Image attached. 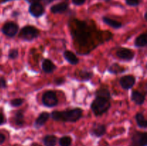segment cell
Wrapping results in <instances>:
<instances>
[{
	"instance_id": "3957f363",
	"label": "cell",
	"mask_w": 147,
	"mask_h": 146,
	"mask_svg": "<svg viewBox=\"0 0 147 146\" xmlns=\"http://www.w3.org/2000/svg\"><path fill=\"white\" fill-rule=\"evenodd\" d=\"M110 107V100L100 97H96L90 104V108L96 116L102 115L109 111Z\"/></svg>"
},
{
	"instance_id": "f35d334b",
	"label": "cell",
	"mask_w": 147,
	"mask_h": 146,
	"mask_svg": "<svg viewBox=\"0 0 147 146\" xmlns=\"http://www.w3.org/2000/svg\"><path fill=\"white\" fill-rule=\"evenodd\" d=\"M103 1H111V0H103Z\"/></svg>"
},
{
	"instance_id": "4316f807",
	"label": "cell",
	"mask_w": 147,
	"mask_h": 146,
	"mask_svg": "<svg viewBox=\"0 0 147 146\" xmlns=\"http://www.w3.org/2000/svg\"><path fill=\"white\" fill-rule=\"evenodd\" d=\"M19 51L17 49H11L8 53V57L10 60H15L18 57Z\"/></svg>"
},
{
	"instance_id": "ba28073f",
	"label": "cell",
	"mask_w": 147,
	"mask_h": 146,
	"mask_svg": "<svg viewBox=\"0 0 147 146\" xmlns=\"http://www.w3.org/2000/svg\"><path fill=\"white\" fill-rule=\"evenodd\" d=\"M116 56L121 60H125V61H131L134 58L135 53L131 50L125 47H120L116 51Z\"/></svg>"
},
{
	"instance_id": "83f0119b",
	"label": "cell",
	"mask_w": 147,
	"mask_h": 146,
	"mask_svg": "<svg viewBox=\"0 0 147 146\" xmlns=\"http://www.w3.org/2000/svg\"><path fill=\"white\" fill-rule=\"evenodd\" d=\"M125 1L130 7H137L140 4V0H125Z\"/></svg>"
},
{
	"instance_id": "603a6c76",
	"label": "cell",
	"mask_w": 147,
	"mask_h": 146,
	"mask_svg": "<svg viewBox=\"0 0 147 146\" xmlns=\"http://www.w3.org/2000/svg\"><path fill=\"white\" fill-rule=\"evenodd\" d=\"M108 71L110 73H111V74H120V73H123V72L126 71V69L123 67H122V66L119 65L117 63H114V64H111L109 67V68L108 69Z\"/></svg>"
},
{
	"instance_id": "5bb4252c",
	"label": "cell",
	"mask_w": 147,
	"mask_h": 146,
	"mask_svg": "<svg viewBox=\"0 0 147 146\" xmlns=\"http://www.w3.org/2000/svg\"><path fill=\"white\" fill-rule=\"evenodd\" d=\"M56 66L50 59H45L42 63V69L44 72L50 74L56 70Z\"/></svg>"
},
{
	"instance_id": "ac0fdd59",
	"label": "cell",
	"mask_w": 147,
	"mask_h": 146,
	"mask_svg": "<svg viewBox=\"0 0 147 146\" xmlns=\"http://www.w3.org/2000/svg\"><path fill=\"white\" fill-rule=\"evenodd\" d=\"M147 44V35L146 33H143V34H140L139 37H137L135 40L134 45L135 47H146Z\"/></svg>"
},
{
	"instance_id": "e575fe53",
	"label": "cell",
	"mask_w": 147,
	"mask_h": 146,
	"mask_svg": "<svg viewBox=\"0 0 147 146\" xmlns=\"http://www.w3.org/2000/svg\"><path fill=\"white\" fill-rule=\"evenodd\" d=\"M42 1L45 4H49L53 2V1H54L55 0H42Z\"/></svg>"
},
{
	"instance_id": "484cf974",
	"label": "cell",
	"mask_w": 147,
	"mask_h": 146,
	"mask_svg": "<svg viewBox=\"0 0 147 146\" xmlns=\"http://www.w3.org/2000/svg\"><path fill=\"white\" fill-rule=\"evenodd\" d=\"M24 100L22 98H16L10 101V104L14 107H17L21 106L24 103Z\"/></svg>"
},
{
	"instance_id": "9c48e42d",
	"label": "cell",
	"mask_w": 147,
	"mask_h": 146,
	"mask_svg": "<svg viewBox=\"0 0 147 146\" xmlns=\"http://www.w3.org/2000/svg\"><path fill=\"white\" fill-rule=\"evenodd\" d=\"M45 8L40 2H35L30 4L29 7V12L32 17L38 18L45 14Z\"/></svg>"
},
{
	"instance_id": "ffe728a7",
	"label": "cell",
	"mask_w": 147,
	"mask_h": 146,
	"mask_svg": "<svg viewBox=\"0 0 147 146\" xmlns=\"http://www.w3.org/2000/svg\"><path fill=\"white\" fill-rule=\"evenodd\" d=\"M78 77L79 78L78 80H80V81H88L93 78V73L87 70H80L78 72Z\"/></svg>"
},
{
	"instance_id": "7402d4cb",
	"label": "cell",
	"mask_w": 147,
	"mask_h": 146,
	"mask_svg": "<svg viewBox=\"0 0 147 146\" xmlns=\"http://www.w3.org/2000/svg\"><path fill=\"white\" fill-rule=\"evenodd\" d=\"M42 142L45 146H55L57 143V137L54 135H47L42 139Z\"/></svg>"
},
{
	"instance_id": "6da1fadb",
	"label": "cell",
	"mask_w": 147,
	"mask_h": 146,
	"mask_svg": "<svg viewBox=\"0 0 147 146\" xmlns=\"http://www.w3.org/2000/svg\"><path fill=\"white\" fill-rule=\"evenodd\" d=\"M83 110L80 108H75L64 111H53L50 117L55 121L67 122V123H76L83 116Z\"/></svg>"
},
{
	"instance_id": "7c38bea8",
	"label": "cell",
	"mask_w": 147,
	"mask_h": 146,
	"mask_svg": "<svg viewBox=\"0 0 147 146\" xmlns=\"http://www.w3.org/2000/svg\"><path fill=\"white\" fill-rule=\"evenodd\" d=\"M69 4L67 2H60L58 4H54L50 7V11L53 14H63L67 11Z\"/></svg>"
},
{
	"instance_id": "5b68a950",
	"label": "cell",
	"mask_w": 147,
	"mask_h": 146,
	"mask_svg": "<svg viewBox=\"0 0 147 146\" xmlns=\"http://www.w3.org/2000/svg\"><path fill=\"white\" fill-rule=\"evenodd\" d=\"M42 104L46 107H53L57 105L58 99L55 92L49 90V91H46L43 94L42 97Z\"/></svg>"
},
{
	"instance_id": "4dcf8cb0",
	"label": "cell",
	"mask_w": 147,
	"mask_h": 146,
	"mask_svg": "<svg viewBox=\"0 0 147 146\" xmlns=\"http://www.w3.org/2000/svg\"><path fill=\"white\" fill-rule=\"evenodd\" d=\"M7 81L3 77H0V89H4L7 87Z\"/></svg>"
},
{
	"instance_id": "836d02e7",
	"label": "cell",
	"mask_w": 147,
	"mask_h": 146,
	"mask_svg": "<svg viewBox=\"0 0 147 146\" xmlns=\"http://www.w3.org/2000/svg\"><path fill=\"white\" fill-rule=\"evenodd\" d=\"M25 1H27V2L30 3V4H32V3L40 2V1H42V0H25Z\"/></svg>"
},
{
	"instance_id": "1f68e13d",
	"label": "cell",
	"mask_w": 147,
	"mask_h": 146,
	"mask_svg": "<svg viewBox=\"0 0 147 146\" xmlns=\"http://www.w3.org/2000/svg\"><path fill=\"white\" fill-rule=\"evenodd\" d=\"M5 140H6L5 135H4V134H2V133H0V145L4 143V141H5Z\"/></svg>"
},
{
	"instance_id": "2e32d148",
	"label": "cell",
	"mask_w": 147,
	"mask_h": 146,
	"mask_svg": "<svg viewBox=\"0 0 147 146\" xmlns=\"http://www.w3.org/2000/svg\"><path fill=\"white\" fill-rule=\"evenodd\" d=\"M63 56H64V58L65 59L66 61L68 62L70 64H73V65H76L78 64L79 62V59L78 58L77 56L71 51H69V50H65L63 53Z\"/></svg>"
},
{
	"instance_id": "d6986e66",
	"label": "cell",
	"mask_w": 147,
	"mask_h": 146,
	"mask_svg": "<svg viewBox=\"0 0 147 146\" xmlns=\"http://www.w3.org/2000/svg\"><path fill=\"white\" fill-rule=\"evenodd\" d=\"M13 119H14V123H15L16 125L20 126V127H22V126L24 125V113H23V112L22 110H18V111L15 112V113L14 114Z\"/></svg>"
},
{
	"instance_id": "d6a6232c",
	"label": "cell",
	"mask_w": 147,
	"mask_h": 146,
	"mask_svg": "<svg viewBox=\"0 0 147 146\" xmlns=\"http://www.w3.org/2000/svg\"><path fill=\"white\" fill-rule=\"evenodd\" d=\"M5 123V119H4V115L0 113V125H1L2 124Z\"/></svg>"
},
{
	"instance_id": "8fae6325",
	"label": "cell",
	"mask_w": 147,
	"mask_h": 146,
	"mask_svg": "<svg viewBox=\"0 0 147 146\" xmlns=\"http://www.w3.org/2000/svg\"><path fill=\"white\" fill-rule=\"evenodd\" d=\"M90 133L91 135L96 137H102L106 133V126L102 124H94L90 130Z\"/></svg>"
},
{
	"instance_id": "52a82bcc",
	"label": "cell",
	"mask_w": 147,
	"mask_h": 146,
	"mask_svg": "<svg viewBox=\"0 0 147 146\" xmlns=\"http://www.w3.org/2000/svg\"><path fill=\"white\" fill-rule=\"evenodd\" d=\"M19 31V26L12 21H8L3 25L1 31L4 35L9 37H14Z\"/></svg>"
},
{
	"instance_id": "d590c367",
	"label": "cell",
	"mask_w": 147,
	"mask_h": 146,
	"mask_svg": "<svg viewBox=\"0 0 147 146\" xmlns=\"http://www.w3.org/2000/svg\"><path fill=\"white\" fill-rule=\"evenodd\" d=\"M13 1V0H1V4L8 2V1Z\"/></svg>"
},
{
	"instance_id": "30bf717a",
	"label": "cell",
	"mask_w": 147,
	"mask_h": 146,
	"mask_svg": "<svg viewBox=\"0 0 147 146\" xmlns=\"http://www.w3.org/2000/svg\"><path fill=\"white\" fill-rule=\"evenodd\" d=\"M136 82V79L133 75H125L121 77L119 80L121 86L124 90H128L131 89Z\"/></svg>"
},
{
	"instance_id": "74e56055",
	"label": "cell",
	"mask_w": 147,
	"mask_h": 146,
	"mask_svg": "<svg viewBox=\"0 0 147 146\" xmlns=\"http://www.w3.org/2000/svg\"><path fill=\"white\" fill-rule=\"evenodd\" d=\"M144 18H145V19L146 20V11L145 12V14H144Z\"/></svg>"
},
{
	"instance_id": "d4e9b609",
	"label": "cell",
	"mask_w": 147,
	"mask_h": 146,
	"mask_svg": "<svg viewBox=\"0 0 147 146\" xmlns=\"http://www.w3.org/2000/svg\"><path fill=\"white\" fill-rule=\"evenodd\" d=\"M72 143V138L68 135H65L60 138L59 145L60 146H70Z\"/></svg>"
},
{
	"instance_id": "9a60e30c",
	"label": "cell",
	"mask_w": 147,
	"mask_h": 146,
	"mask_svg": "<svg viewBox=\"0 0 147 146\" xmlns=\"http://www.w3.org/2000/svg\"><path fill=\"white\" fill-rule=\"evenodd\" d=\"M131 100L138 105H142L144 103L145 95L138 90H134L131 92Z\"/></svg>"
},
{
	"instance_id": "8d00e7d4",
	"label": "cell",
	"mask_w": 147,
	"mask_h": 146,
	"mask_svg": "<svg viewBox=\"0 0 147 146\" xmlns=\"http://www.w3.org/2000/svg\"><path fill=\"white\" fill-rule=\"evenodd\" d=\"M31 146H42V145H40L38 144V143H32V144L31 145Z\"/></svg>"
},
{
	"instance_id": "cb8c5ba5",
	"label": "cell",
	"mask_w": 147,
	"mask_h": 146,
	"mask_svg": "<svg viewBox=\"0 0 147 146\" xmlns=\"http://www.w3.org/2000/svg\"><path fill=\"white\" fill-rule=\"evenodd\" d=\"M96 97H103V98H106L107 100H110L111 99V93L108 89L106 88H101L98 90L96 92Z\"/></svg>"
},
{
	"instance_id": "e0dca14e",
	"label": "cell",
	"mask_w": 147,
	"mask_h": 146,
	"mask_svg": "<svg viewBox=\"0 0 147 146\" xmlns=\"http://www.w3.org/2000/svg\"><path fill=\"white\" fill-rule=\"evenodd\" d=\"M103 21L106 24L109 25V27H112L113 29H120L121 27H122L123 24L122 23H121L120 21H118L116 20L113 19H111L109 17H103Z\"/></svg>"
},
{
	"instance_id": "7a4b0ae2",
	"label": "cell",
	"mask_w": 147,
	"mask_h": 146,
	"mask_svg": "<svg viewBox=\"0 0 147 146\" xmlns=\"http://www.w3.org/2000/svg\"><path fill=\"white\" fill-rule=\"evenodd\" d=\"M76 28H72L71 34L73 40L77 41L81 45H84L88 41V38L90 36V32L88 30V26L86 22L83 21H79L75 19Z\"/></svg>"
},
{
	"instance_id": "4fadbf2b",
	"label": "cell",
	"mask_w": 147,
	"mask_h": 146,
	"mask_svg": "<svg viewBox=\"0 0 147 146\" xmlns=\"http://www.w3.org/2000/svg\"><path fill=\"white\" fill-rule=\"evenodd\" d=\"M50 117V113H47V112H42V113H41L40 115L37 117V118L36 119L35 122H34V127L36 128H40L41 127H42L47 123Z\"/></svg>"
},
{
	"instance_id": "f1b7e54d",
	"label": "cell",
	"mask_w": 147,
	"mask_h": 146,
	"mask_svg": "<svg viewBox=\"0 0 147 146\" xmlns=\"http://www.w3.org/2000/svg\"><path fill=\"white\" fill-rule=\"evenodd\" d=\"M65 82V79L64 77H57L54 80V84L56 86L63 85Z\"/></svg>"
},
{
	"instance_id": "277c9868",
	"label": "cell",
	"mask_w": 147,
	"mask_h": 146,
	"mask_svg": "<svg viewBox=\"0 0 147 146\" xmlns=\"http://www.w3.org/2000/svg\"><path fill=\"white\" fill-rule=\"evenodd\" d=\"M40 31L35 27L32 25L24 26L19 33V38L24 41L31 42L39 37Z\"/></svg>"
},
{
	"instance_id": "44dd1931",
	"label": "cell",
	"mask_w": 147,
	"mask_h": 146,
	"mask_svg": "<svg viewBox=\"0 0 147 146\" xmlns=\"http://www.w3.org/2000/svg\"><path fill=\"white\" fill-rule=\"evenodd\" d=\"M135 120H136V123H137V125L139 126L141 128L146 129L147 127V122L145 119L144 115H143V113H139L136 115L135 116Z\"/></svg>"
},
{
	"instance_id": "f546056e",
	"label": "cell",
	"mask_w": 147,
	"mask_h": 146,
	"mask_svg": "<svg viewBox=\"0 0 147 146\" xmlns=\"http://www.w3.org/2000/svg\"><path fill=\"white\" fill-rule=\"evenodd\" d=\"M86 0H72V3L76 6H81L85 4Z\"/></svg>"
},
{
	"instance_id": "8992f818",
	"label": "cell",
	"mask_w": 147,
	"mask_h": 146,
	"mask_svg": "<svg viewBox=\"0 0 147 146\" xmlns=\"http://www.w3.org/2000/svg\"><path fill=\"white\" fill-rule=\"evenodd\" d=\"M147 145V134L146 133L136 132L131 137L129 146H146Z\"/></svg>"
}]
</instances>
